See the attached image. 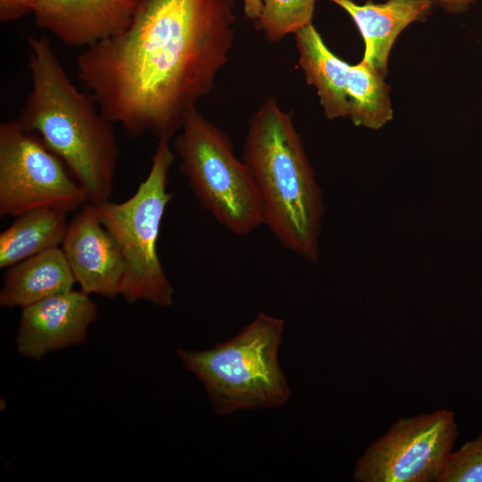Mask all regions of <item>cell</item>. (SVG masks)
<instances>
[{"mask_svg":"<svg viewBox=\"0 0 482 482\" xmlns=\"http://www.w3.org/2000/svg\"><path fill=\"white\" fill-rule=\"evenodd\" d=\"M233 0H140L122 33L85 48L78 77L130 138L172 139L229 62Z\"/></svg>","mask_w":482,"mask_h":482,"instance_id":"cell-1","label":"cell"},{"mask_svg":"<svg viewBox=\"0 0 482 482\" xmlns=\"http://www.w3.org/2000/svg\"><path fill=\"white\" fill-rule=\"evenodd\" d=\"M27 43L31 88L16 120L64 162L88 203L110 200L119 159L113 123L73 85L48 38Z\"/></svg>","mask_w":482,"mask_h":482,"instance_id":"cell-2","label":"cell"},{"mask_svg":"<svg viewBox=\"0 0 482 482\" xmlns=\"http://www.w3.org/2000/svg\"><path fill=\"white\" fill-rule=\"evenodd\" d=\"M242 160L254 180L266 226L285 249L312 262L320 256L324 204L292 112L267 97L251 116Z\"/></svg>","mask_w":482,"mask_h":482,"instance_id":"cell-3","label":"cell"},{"mask_svg":"<svg viewBox=\"0 0 482 482\" xmlns=\"http://www.w3.org/2000/svg\"><path fill=\"white\" fill-rule=\"evenodd\" d=\"M285 322L261 312L232 338L201 351L178 349L220 415L284 405L290 389L278 362Z\"/></svg>","mask_w":482,"mask_h":482,"instance_id":"cell-4","label":"cell"},{"mask_svg":"<svg viewBox=\"0 0 482 482\" xmlns=\"http://www.w3.org/2000/svg\"><path fill=\"white\" fill-rule=\"evenodd\" d=\"M175 154L167 139L158 140L147 177L121 203L95 204L99 219L118 245L124 261L120 295L129 303L140 301L166 308L174 289L157 252L162 218L172 194L169 172Z\"/></svg>","mask_w":482,"mask_h":482,"instance_id":"cell-5","label":"cell"},{"mask_svg":"<svg viewBox=\"0 0 482 482\" xmlns=\"http://www.w3.org/2000/svg\"><path fill=\"white\" fill-rule=\"evenodd\" d=\"M172 150L200 206L224 228L246 236L264 224L253 176L230 139L196 107L173 137Z\"/></svg>","mask_w":482,"mask_h":482,"instance_id":"cell-6","label":"cell"},{"mask_svg":"<svg viewBox=\"0 0 482 482\" xmlns=\"http://www.w3.org/2000/svg\"><path fill=\"white\" fill-rule=\"evenodd\" d=\"M64 162L16 120L0 125V215L39 208L68 212L88 203L85 189Z\"/></svg>","mask_w":482,"mask_h":482,"instance_id":"cell-7","label":"cell"},{"mask_svg":"<svg viewBox=\"0 0 482 482\" xmlns=\"http://www.w3.org/2000/svg\"><path fill=\"white\" fill-rule=\"evenodd\" d=\"M457 435L453 413L447 409L400 419L365 449L353 479L438 482Z\"/></svg>","mask_w":482,"mask_h":482,"instance_id":"cell-8","label":"cell"},{"mask_svg":"<svg viewBox=\"0 0 482 482\" xmlns=\"http://www.w3.org/2000/svg\"><path fill=\"white\" fill-rule=\"evenodd\" d=\"M61 248L81 291L107 298L120 295L124 261L94 204L87 203L69 222Z\"/></svg>","mask_w":482,"mask_h":482,"instance_id":"cell-9","label":"cell"},{"mask_svg":"<svg viewBox=\"0 0 482 482\" xmlns=\"http://www.w3.org/2000/svg\"><path fill=\"white\" fill-rule=\"evenodd\" d=\"M97 316L96 303L83 291L70 290L22 309L18 352L39 360L45 354L83 343Z\"/></svg>","mask_w":482,"mask_h":482,"instance_id":"cell-10","label":"cell"},{"mask_svg":"<svg viewBox=\"0 0 482 482\" xmlns=\"http://www.w3.org/2000/svg\"><path fill=\"white\" fill-rule=\"evenodd\" d=\"M140 0H37L39 28L71 47H90L129 26Z\"/></svg>","mask_w":482,"mask_h":482,"instance_id":"cell-11","label":"cell"},{"mask_svg":"<svg viewBox=\"0 0 482 482\" xmlns=\"http://www.w3.org/2000/svg\"><path fill=\"white\" fill-rule=\"evenodd\" d=\"M353 20L364 41L362 60L386 74L387 59L398 35L410 23L423 20L433 0H387L357 4L352 0H330Z\"/></svg>","mask_w":482,"mask_h":482,"instance_id":"cell-12","label":"cell"},{"mask_svg":"<svg viewBox=\"0 0 482 482\" xmlns=\"http://www.w3.org/2000/svg\"><path fill=\"white\" fill-rule=\"evenodd\" d=\"M75 282L61 246L54 247L6 269L0 290V305L23 309L72 290Z\"/></svg>","mask_w":482,"mask_h":482,"instance_id":"cell-13","label":"cell"},{"mask_svg":"<svg viewBox=\"0 0 482 482\" xmlns=\"http://www.w3.org/2000/svg\"><path fill=\"white\" fill-rule=\"evenodd\" d=\"M298 66L316 88L328 120L348 117L346 79L350 64L337 57L312 24L295 34Z\"/></svg>","mask_w":482,"mask_h":482,"instance_id":"cell-14","label":"cell"},{"mask_svg":"<svg viewBox=\"0 0 482 482\" xmlns=\"http://www.w3.org/2000/svg\"><path fill=\"white\" fill-rule=\"evenodd\" d=\"M69 212L55 208L26 212L0 233V268L7 269L46 250L61 246Z\"/></svg>","mask_w":482,"mask_h":482,"instance_id":"cell-15","label":"cell"},{"mask_svg":"<svg viewBox=\"0 0 482 482\" xmlns=\"http://www.w3.org/2000/svg\"><path fill=\"white\" fill-rule=\"evenodd\" d=\"M386 74L362 60L350 65L346 79L348 117L355 126L378 129L393 119Z\"/></svg>","mask_w":482,"mask_h":482,"instance_id":"cell-16","label":"cell"},{"mask_svg":"<svg viewBox=\"0 0 482 482\" xmlns=\"http://www.w3.org/2000/svg\"><path fill=\"white\" fill-rule=\"evenodd\" d=\"M316 0H263L255 21L256 29L266 39L278 43L312 24Z\"/></svg>","mask_w":482,"mask_h":482,"instance_id":"cell-17","label":"cell"},{"mask_svg":"<svg viewBox=\"0 0 482 482\" xmlns=\"http://www.w3.org/2000/svg\"><path fill=\"white\" fill-rule=\"evenodd\" d=\"M438 482H482V434L453 451Z\"/></svg>","mask_w":482,"mask_h":482,"instance_id":"cell-18","label":"cell"},{"mask_svg":"<svg viewBox=\"0 0 482 482\" xmlns=\"http://www.w3.org/2000/svg\"><path fill=\"white\" fill-rule=\"evenodd\" d=\"M37 0H0V21L18 20L34 12Z\"/></svg>","mask_w":482,"mask_h":482,"instance_id":"cell-19","label":"cell"},{"mask_svg":"<svg viewBox=\"0 0 482 482\" xmlns=\"http://www.w3.org/2000/svg\"><path fill=\"white\" fill-rule=\"evenodd\" d=\"M244 12L247 19L256 21L262 12L263 0H243Z\"/></svg>","mask_w":482,"mask_h":482,"instance_id":"cell-20","label":"cell"},{"mask_svg":"<svg viewBox=\"0 0 482 482\" xmlns=\"http://www.w3.org/2000/svg\"><path fill=\"white\" fill-rule=\"evenodd\" d=\"M434 1V0H433ZM441 5L446 9L458 11L462 10L474 0H436Z\"/></svg>","mask_w":482,"mask_h":482,"instance_id":"cell-21","label":"cell"}]
</instances>
